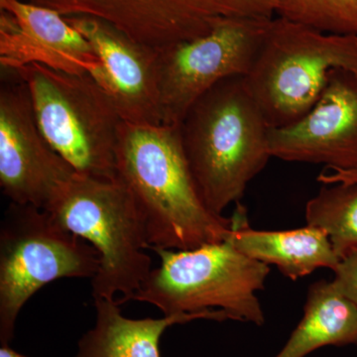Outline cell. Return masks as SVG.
Masks as SVG:
<instances>
[{
  "instance_id": "cell-1",
  "label": "cell",
  "mask_w": 357,
  "mask_h": 357,
  "mask_svg": "<svg viewBox=\"0 0 357 357\" xmlns=\"http://www.w3.org/2000/svg\"><path fill=\"white\" fill-rule=\"evenodd\" d=\"M116 177L139 211L149 249L187 250L225 241L231 218L210 210L183 146L181 126L123 121Z\"/></svg>"
},
{
  "instance_id": "cell-2",
  "label": "cell",
  "mask_w": 357,
  "mask_h": 357,
  "mask_svg": "<svg viewBox=\"0 0 357 357\" xmlns=\"http://www.w3.org/2000/svg\"><path fill=\"white\" fill-rule=\"evenodd\" d=\"M269 124L244 77L223 79L181 123L183 146L204 203L217 215L241 203L270 154Z\"/></svg>"
},
{
  "instance_id": "cell-3",
  "label": "cell",
  "mask_w": 357,
  "mask_h": 357,
  "mask_svg": "<svg viewBox=\"0 0 357 357\" xmlns=\"http://www.w3.org/2000/svg\"><path fill=\"white\" fill-rule=\"evenodd\" d=\"M55 222L96 249L100 263L91 279L93 300H132L151 272L144 223L119 178L75 174L46 206Z\"/></svg>"
},
{
  "instance_id": "cell-4",
  "label": "cell",
  "mask_w": 357,
  "mask_h": 357,
  "mask_svg": "<svg viewBox=\"0 0 357 357\" xmlns=\"http://www.w3.org/2000/svg\"><path fill=\"white\" fill-rule=\"evenodd\" d=\"M231 234L187 250L150 249L159 256V266L132 300L153 305L164 316L218 310L231 321L264 325L256 293L265 288L270 266L241 252Z\"/></svg>"
},
{
  "instance_id": "cell-5",
  "label": "cell",
  "mask_w": 357,
  "mask_h": 357,
  "mask_svg": "<svg viewBox=\"0 0 357 357\" xmlns=\"http://www.w3.org/2000/svg\"><path fill=\"white\" fill-rule=\"evenodd\" d=\"M337 69L357 74V37L275 16L244 81L270 128H285L310 112Z\"/></svg>"
},
{
  "instance_id": "cell-6",
  "label": "cell",
  "mask_w": 357,
  "mask_h": 357,
  "mask_svg": "<svg viewBox=\"0 0 357 357\" xmlns=\"http://www.w3.org/2000/svg\"><path fill=\"white\" fill-rule=\"evenodd\" d=\"M27 86L40 130L77 174L116 178L122 122L107 91L89 75L32 63L14 70Z\"/></svg>"
},
{
  "instance_id": "cell-7",
  "label": "cell",
  "mask_w": 357,
  "mask_h": 357,
  "mask_svg": "<svg viewBox=\"0 0 357 357\" xmlns=\"http://www.w3.org/2000/svg\"><path fill=\"white\" fill-rule=\"evenodd\" d=\"M100 256L41 208L9 204L0 225V344H10L21 310L59 279H93Z\"/></svg>"
},
{
  "instance_id": "cell-8",
  "label": "cell",
  "mask_w": 357,
  "mask_h": 357,
  "mask_svg": "<svg viewBox=\"0 0 357 357\" xmlns=\"http://www.w3.org/2000/svg\"><path fill=\"white\" fill-rule=\"evenodd\" d=\"M273 18H234L204 36L160 49L162 124L181 126L192 105L215 84L245 77Z\"/></svg>"
},
{
  "instance_id": "cell-9",
  "label": "cell",
  "mask_w": 357,
  "mask_h": 357,
  "mask_svg": "<svg viewBox=\"0 0 357 357\" xmlns=\"http://www.w3.org/2000/svg\"><path fill=\"white\" fill-rule=\"evenodd\" d=\"M65 18L107 23L150 48H165L204 36L234 18H270L274 0H21Z\"/></svg>"
},
{
  "instance_id": "cell-10",
  "label": "cell",
  "mask_w": 357,
  "mask_h": 357,
  "mask_svg": "<svg viewBox=\"0 0 357 357\" xmlns=\"http://www.w3.org/2000/svg\"><path fill=\"white\" fill-rule=\"evenodd\" d=\"M2 70L10 79L0 88V188L10 203L45 210L76 171L40 130L24 82Z\"/></svg>"
},
{
  "instance_id": "cell-11",
  "label": "cell",
  "mask_w": 357,
  "mask_h": 357,
  "mask_svg": "<svg viewBox=\"0 0 357 357\" xmlns=\"http://www.w3.org/2000/svg\"><path fill=\"white\" fill-rule=\"evenodd\" d=\"M270 154L288 162L357 166V74L333 70L314 107L285 128H270Z\"/></svg>"
},
{
  "instance_id": "cell-12",
  "label": "cell",
  "mask_w": 357,
  "mask_h": 357,
  "mask_svg": "<svg viewBox=\"0 0 357 357\" xmlns=\"http://www.w3.org/2000/svg\"><path fill=\"white\" fill-rule=\"evenodd\" d=\"M0 7L2 69L38 63L70 74L89 75L102 86V63L88 40L64 16L21 0H0Z\"/></svg>"
},
{
  "instance_id": "cell-13",
  "label": "cell",
  "mask_w": 357,
  "mask_h": 357,
  "mask_svg": "<svg viewBox=\"0 0 357 357\" xmlns=\"http://www.w3.org/2000/svg\"><path fill=\"white\" fill-rule=\"evenodd\" d=\"M66 20L88 40L102 63V88L114 100L123 121L162 124L158 50L93 18Z\"/></svg>"
},
{
  "instance_id": "cell-14",
  "label": "cell",
  "mask_w": 357,
  "mask_h": 357,
  "mask_svg": "<svg viewBox=\"0 0 357 357\" xmlns=\"http://www.w3.org/2000/svg\"><path fill=\"white\" fill-rule=\"evenodd\" d=\"M232 239L237 248L257 261L274 265L281 274L296 281L319 269L333 270L340 263L328 236L323 230L302 229L269 231L251 229L248 211L241 203L231 217Z\"/></svg>"
},
{
  "instance_id": "cell-15",
  "label": "cell",
  "mask_w": 357,
  "mask_h": 357,
  "mask_svg": "<svg viewBox=\"0 0 357 357\" xmlns=\"http://www.w3.org/2000/svg\"><path fill=\"white\" fill-rule=\"evenodd\" d=\"M96 324L77 342L76 357H160L159 344L167 328L196 319H230L223 311L129 319L116 300H95Z\"/></svg>"
},
{
  "instance_id": "cell-16",
  "label": "cell",
  "mask_w": 357,
  "mask_h": 357,
  "mask_svg": "<svg viewBox=\"0 0 357 357\" xmlns=\"http://www.w3.org/2000/svg\"><path fill=\"white\" fill-rule=\"evenodd\" d=\"M349 344H357V307L332 281L321 280L310 286L304 316L274 357H306L328 345Z\"/></svg>"
},
{
  "instance_id": "cell-17",
  "label": "cell",
  "mask_w": 357,
  "mask_h": 357,
  "mask_svg": "<svg viewBox=\"0 0 357 357\" xmlns=\"http://www.w3.org/2000/svg\"><path fill=\"white\" fill-rule=\"evenodd\" d=\"M307 225L323 230L340 259L357 249V183L324 185L310 199Z\"/></svg>"
},
{
  "instance_id": "cell-18",
  "label": "cell",
  "mask_w": 357,
  "mask_h": 357,
  "mask_svg": "<svg viewBox=\"0 0 357 357\" xmlns=\"http://www.w3.org/2000/svg\"><path fill=\"white\" fill-rule=\"evenodd\" d=\"M276 16L328 34L357 37V0H274Z\"/></svg>"
},
{
  "instance_id": "cell-19",
  "label": "cell",
  "mask_w": 357,
  "mask_h": 357,
  "mask_svg": "<svg viewBox=\"0 0 357 357\" xmlns=\"http://www.w3.org/2000/svg\"><path fill=\"white\" fill-rule=\"evenodd\" d=\"M333 272V287L357 307V249L340 259Z\"/></svg>"
},
{
  "instance_id": "cell-20",
  "label": "cell",
  "mask_w": 357,
  "mask_h": 357,
  "mask_svg": "<svg viewBox=\"0 0 357 357\" xmlns=\"http://www.w3.org/2000/svg\"><path fill=\"white\" fill-rule=\"evenodd\" d=\"M317 180L323 185L338 184V183L354 184L357 183V166L349 170L326 168L324 172L319 174Z\"/></svg>"
},
{
  "instance_id": "cell-21",
  "label": "cell",
  "mask_w": 357,
  "mask_h": 357,
  "mask_svg": "<svg viewBox=\"0 0 357 357\" xmlns=\"http://www.w3.org/2000/svg\"><path fill=\"white\" fill-rule=\"evenodd\" d=\"M0 357H30L24 356V354H20L13 349H11L10 345L1 344L0 347Z\"/></svg>"
}]
</instances>
